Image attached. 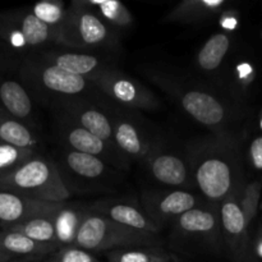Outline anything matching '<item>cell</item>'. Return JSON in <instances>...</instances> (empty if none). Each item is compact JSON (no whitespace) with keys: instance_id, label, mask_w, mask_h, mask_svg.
<instances>
[{"instance_id":"obj_5","label":"cell","mask_w":262,"mask_h":262,"mask_svg":"<svg viewBox=\"0 0 262 262\" xmlns=\"http://www.w3.org/2000/svg\"><path fill=\"white\" fill-rule=\"evenodd\" d=\"M113 41L114 37L109 25L78 2L72 3L71 8L67 9L63 23L55 28V42L71 48L109 46Z\"/></svg>"},{"instance_id":"obj_14","label":"cell","mask_w":262,"mask_h":262,"mask_svg":"<svg viewBox=\"0 0 262 262\" xmlns=\"http://www.w3.org/2000/svg\"><path fill=\"white\" fill-rule=\"evenodd\" d=\"M113 130H114V142L118 150L125 158L133 160L143 161L150 150L152 143L146 140L145 135L140 128L130 120L124 118H115L112 119Z\"/></svg>"},{"instance_id":"obj_16","label":"cell","mask_w":262,"mask_h":262,"mask_svg":"<svg viewBox=\"0 0 262 262\" xmlns=\"http://www.w3.org/2000/svg\"><path fill=\"white\" fill-rule=\"evenodd\" d=\"M37 83L49 91L61 95H78L87 87V79L76 76L54 64L45 63L35 72Z\"/></svg>"},{"instance_id":"obj_9","label":"cell","mask_w":262,"mask_h":262,"mask_svg":"<svg viewBox=\"0 0 262 262\" xmlns=\"http://www.w3.org/2000/svg\"><path fill=\"white\" fill-rule=\"evenodd\" d=\"M143 161L152 178L159 183L184 191L194 187L191 166L181 156L152 147Z\"/></svg>"},{"instance_id":"obj_37","label":"cell","mask_w":262,"mask_h":262,"mask_svg":"<svg viewBox=\"0 0 262 262\" xmlns=\"http://www.w3.org/2000/svg\"><path fill=\"white\" fill-rule=\"evenodd\" d=\"M261 127H262V120H261Z\"/></svg>"},{"instance_id":"obj_32","label":"cell","mask_w":262,"mask_h":262,"mask_svg":"<svg viewBox=\"0 0 262 262\" xmlns=\"http://www.w3.org/2000/svg\"><path fill=\"white\" fill-rule=\"evenodd\" d=\"M251 156L256 168L262 169V137L253 141L251 145Z\"/></svg>"},{"instance_id":"obj_4","label":"cell","mask_w":262,"mask_h":262,"mask_svg":"<svg viewBox=\"0 0 262 262\" xmlns=\"http://www.w3.org/2000/svg\"><path fill=\"white\" fill-rule=\"evenodd\" d=\"M220 212L210 205H200L173 222L170 245L184 253L215 251L220 246Z\"/></svg>"},{"instance_id":"obj_24","label":"cell","mask_w":262,"mask_h":262,"mask_svg":"<svg viewBox=\"0 0 262 262\" xmlns=\"http://www.w3.org/2000/svg\"><path fill=\"white\" fill-rule=\"evenodd\" d=\"M107 262H179L178 256L168 252L163 247L130 248L104 253Z\"/></svg>"},{"instance_id":"obj_29","label":"cell","mask_w":262,"mask_h":262,"mask_svg":"<svg viewBox=\"0 0 262 262\" xmlns=\"http://www.w3.org/2000/svg\"><path fill=\"white\" fill-rule=\"evenodd\" d=\"M38 155V151L31 148H19L0 142V177L10 173L30 159Z\"/></svg>"},{"instance_id":"obj_23","label":"cell","mask_w":262,"mask_h":262,"mask_svg":"<svg viewBox=\"0 0 262 262\" xmlns=\"http://www.w3.org/2000/svg\"><path fill=\"white\" fill-rule=\"evenodd\" d=\"M64 163L74 176L84 181L100 179L106 174L105 161L87 154L69 150L64 154Z\"/></svg>"},{"instance_id":"obj_39","label":"cell","mask_w":262,"mask_h":262,"mask_svg":"<svg viewBox=\"0 0 262 262\" xmlns=\"http://www.w3.org/2000/svg\"><path fill=\"white\" fill-rule=\"evenodd\" d=\"M179 262H182V261H179Z\"/></svg>"},{"instance_id":"obj_21","label":"cell","mask_w":262,"mask_h":262,"mask_svg":"<svg viewBox=\"0 0 262 262\" xmlns=\"http://www.w3.org/2000/svg\"><path fill=\"white\" fill-rule=\"evenodd\" d=\"M0 142L36 151L40 145L36 136L28 129V127L3 110H0Z\"/></svg>"},{"instance_id":"obj_20","label":"cell","mask_w":262,"mask_h":262,"mask_svg":"<svg viewBox=\"0 0 262 262\" xmlns=\"http://www.w3.org/2000/svg\"><path fill=\"white\" fill-rule=\"evenodd\" d=\"M83 8L114 27H128L133 23L130 10L117 0H77Z\"/></svg>"},{"instance_id":"obj_1","label":"cell","mask_w":262,"mask_h":262,"mask_svg":"<svg viewBox=\"0 0 262 262\" xmlns=\"http://www.w3.org/2000/svg\"><path fill=\"white\" fill-rule=\"evenodd\" d=\"M0 191L48 202H67L72 196L59 166L41 154L0 177Z\"/></svg>"},{"instance_id":"obj_2","label":"cell","mask_w":262,"mask_h":262,"mask_svg":"<svg viewBox=\"0 0 262 262\" xmlns=\"http://www.w3.org/2000/svg\"><path fill=\"white\" fill-rule=\"evenodd\" d=\"M74 247L94 253L130 248L161 247L159 234L142 232L100 215L87 212L77 234Z\"/></svg>"},{"instance_id":"obj_15","label":"cell","mask_w":262,"mask_h":262,"mask_svg":"<svg viewBox=\"0 0 262 262\" xmlns=\"http://www.w3.org/2000/svg\"><path fill=\"white\" fill-rule=\"evenodd\" d=\"M68 114L72 122H74L83 129L89 130L90 133L104 141L110 147L117 148L114 142L113 122L104 113L95 107L86 106V105L73 104L68 107Z\"/></svg>"},{"instance_id":"obj_33","label":"cell","mask_w":262,"mask_h":262,"mask_svg":"<svg viewBox=\"0 0 262 262\" xmlns=\"http://www.w3.org/2000/svg\"><path fill=\"white\" fill-rule=\"evenodd\" d=\"M222 26L227 30H234L237 26V19L233 17H223L222 18Z\"/></svg>"},{"instance_id":"obj_25","label":"cell","mask_w":262,"mask_h":262,"mask_svg":"<svg viewBox=\"0 0 262 262\" xmlns=\"http://www.w3.org/2000/svg\"><path fill=\"white\" fill-rule=\"evenodd\" d=\"M220 223L228 242L233 243L245 233L250 216L246 214L243 207L232 199L225 200L220 207Z\"/></svg>"},{"instance_id":"obj_27","label":"cell","mask_w":262,"mask_h":262,"mask_svg":"<svg viewBox=\"0 0 262 262\" xmlns=\"http://www.w3.org/2000/svg\"><path fill=\"white\" fill-rule=\"evenodd\" d=\"M18 32L23 37L25 45L38 46L55 41V28L41 22L32 13L27 12L18 20Z\"/></svg>"},{"instance_id":"obj_36","label":"cell","mask_w":262,"mask_h":262,"mask_svg":"<svg viewBox=\"0 0 262 262\" xmlns=\"http://www.w3.org/2000/svg\"><path fill=\"white\" fill-rule=\"evenodd\" d=\"M258 253H260V256H261V257H262V243H261V245L260 246H258Z\"/></svg>"},{"instance_id":"obj_30","label":"cell","mask_w":262,"mask_h":262,"mask_svg":"<svg viewBox=\"0 0 262 262\" xmlns=\"http://www.w3.org/2000/svg\"><path fill=\"white\" fill-rule=\"evenodd\" d=\"M28 12L32 13L36 18H38L45 25L50 26L51 28H58L63 23L67 14L64 3L59 0L37 3Z\"/></svg>"},{"instance_id":"obj_22","label":"cell","mask_w":262,"mask_h":262,"mask_svg":"<svg viewBox=\"0 0 262 262\" xmlns=\"http://www.w3.org/2000/svg\"><path fill=\"white\" fill-rule=\"evenodd\" d=\"M0 101L8 114L18 120L27 119L32 113V102L27 91L15 81H4L0 84Z\"/></svg>"},{"instance_id":"obj_6","label":"cell","mask_w":262,"mask_h":262,"mask_svg":"<svg viewBox=\"0 0 262 262\" xmlns=\"http://www.w3.org/2000/svg\"><path fill=\"white\" fill-rule=\"evenodd\" d=\"M194 193L184 189L150 191L141 196V209L159 228L174 222L184 212L200 206Z\"/></svg>"},{"instance_id":"obj_8","label":"cell","mask_w":262,"mask_h":262,"mask_svg":"<svg viewBox=\"0 0 262 262\" xmlns=\"http://www.w3.org/2000/svg\"><path fill=\"white\" fill-rule=\"evenodd\" d=\"M63 202H48L30 199L13 192L0 191V228L13 225L41 216H54Z\"/></svg>"},{"instance_id":"obj_31","label":"cell","mask_w":262,"mask_h":262,"mask_svg":"<svg viewBox=\"0 0 262 262\" xmlns=\"http://www.w3.org/2000/svg\"><path fill=\"white\" fill-rule=\"evenodd\" d=\"M48 262H104L96 257V255L78 247L59 248L48 257Z\"/></svg>"},{"instance_id":"obj_13","label":"cell","mask_w":262,"mask_h":262,"mask_svg":"<svg viewBox=\"0 0 262 262\" xmlns=\"http://www.w3.org/2000/svg\"><path fill=\"white\" fill-rule=\"evenodd\" d=\"M58 250L59 247L55 245L35 242L12 230H0V261L19 260V258H46Z\"/></svg>"},{"instance_id":"obj_28","label":"cell","mask_w":262,"mask_h":262,"mask_svg":"<svg viewBox=\"0 0 262 262\" xmlns=\"http://www.w3.org/2000/svg\"><path fill=\"white\" fill-rule=\"evenodd\" d=\"M54 216H41L27 220L20 224L7 228L8 230L17 232L35 242L43 245H56L55 228H54Z\"/></svg>"},{"instance_id":"obj_35","label":"cell","mask_w":262,"mask_h":262,"mask_svg":"<svg viewBox=\"0 0 262 262\" xmlns=\"http://www.w3.org/2000/svg\"><path fill=\"white\" fill-rule=\"evenodd\" d=\"M0 262H48L46 258H19V260H9V261H0Z\"/></svg>"},{"instance_id":"obj_12","label":"cell","mask_w":262,"mask_h":262,"mask_svg":"<svg viewBox=\"0 0 262 262\" xmlns=\"http://www.w3.org/2000/svg\"><path fill=\"white\" fill-rule=\"evenodd\" d=\"M178 99L186 113L200 124L215 128L224 122V106L212 95L201 90H181L178 92Z\"/></svg>"},{"instance_id":"obj_17","label":"cell","mask_w":262,"mask_h":262,"mask_svg":"<svg viewBox=\"0 0 262 262\" xmlns=\"http://www.w3.org/2000/svg\"><path fill=\"white\" fill-rule=\"evenodd\" d=\"M86 214L87 211L84 206L63 202L60 209L55 212L53 217L56 245L59 248L74 246L77 234Z\"/></svg>"},{"instance_id":"obj_18","label":"cell","mask_w":262,"mask_h":262,"mask_svg":"<svg viewBox=\"0 0 262 262\" xmlns=\"http://www.w3.org/2000/svg\"><path fill=\"white\" fill-rule=\"evenodd\" d=\"M46 63L54 64L76 76L83 77L87 81L94 79L104 69L101 61L94 55L81 53H54L46 56Z\"/></svg>"},{"instance_id":"obj_19","label":"cell","mask_w":262,"mask_h":262,"mask_svg":"<svg viewBox=\"0 0 262 262\" xmlns=\"http://www.w3.org/2000/svg\"><path fill=\"white\" fill-rule=\"evenodd\" d=\"M224 0H186L177 5L165 17L166 22L196 23L219 12Z\"/></svg>"},{"instance_id":"obj_3","label":"cell","mask_w":262,"mask_h":262,"mask_svg":"<svg viewBox=\"0 0 262 262\" xmlns=\"http://www.w3.org/2000/svg\"><path fill=\"white\" fill-rule=\"evenodd\" d=\"M189 166L194 187L206 201L217 202L229 199L233 188V168L224 156L219 140H202L192 147Z\"/></svg>"},{"instance_id":"obj_7","label":"cell","mask_w":262,"mask_h":262,"mask_svg":"<svg viewBox=\"0 0 262 262\" xmlns=\"http://www.w3.org/2000/svg\"><path fill=\"white\" fill-rule=\"evenodd\" d=\"M92 82H95L107 96L125 106L143 110H154L159 106L158 99L150 90L119 72L104 69L92 79Z\"/></svg>"},{"instance_id":"obj_10","label":"cell","mask_w":262,"mask_h":262,"mask_svg":"<svg viewBox=\"0 0 262 262\" xmlns=\"http://www.w3.org/2000/svg\"><path fill=\"white\" fill-rule=\"evenodd\" d=\"M61 136L68 146L69 150L76 152L87 154V155L96 156L104 161L118 164L123 166L125 163V156L122 155L119 150L110 147L109 145L97 138L89 130L83 129L82 127L77 125L74 122H67L61 129Z\"/></svg>"},{"instance_id":"obj_26","label":"cell","mask_w":262,"mask_h":262,"mask_svg":"<svg viewBox=\"0 0 262 262\" xmlns=\"http://www.w3.org/2000/svg\"><path fill=\"white\" fill-rule=\"evenodd\" d=\"M230 38L227 33H216L211 36L200 49L197 54V64L204 71H215L222 64L229 50Z\"/></svg>"},{"instance_id":"obj_34","label":"cell","mask_w":262,"mask_h":262,"mask_svg":"<svg viewBox=\"0 0 262 262\" xmlns=\"http://www.w3.org/2000/svg\"><path fill=\"white\" fill-rule=\"evenodd\" d=\"M238 72H239L241 78H246L248 74L252 73V68H251V66H248V64H241V66L238 67Z\"/></svg>"},{"instance_id":"obj_38","label":"cell","mask_w":262,"mask_h":262,"mask_svg":"<svg viewBox=\"0 0 262 262\" xmlns=\"http://www.w3.org/2000/svg\"><path fill=\"white\" fill-rule=\"evenodd\" d=\"M0 230H2V228H0Z\"/></svg>"},{"instance_id":"obj_11","label":"cell","mask_w":262,"mask_h":262,"mask_svg":"<svg viewBox=\"0 0 262 262\" xmlns=\"http://www.w3.org/2000/svg\"><path fill=\"white\" fill-rule=\"evenodd\" d=\"M86 207L87 212L100 215L106 219L113 220L118 224L142 230V232L159 234L160 228L155 224L147 215L142 211L140 206L124 201H100Z\"/></svg>"}]
</instances>
